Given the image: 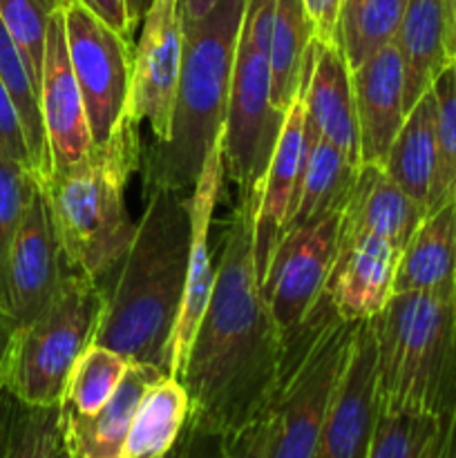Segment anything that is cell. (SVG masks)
<instances>
[{"mask_svg": "<svg viewBox=\"0 0 456 458\" xmlns=\"http://www.w3.org/2000/svg\"><path fill=\"white\" fill-rule=\"evenodd\" d=\"M98 18L107 22L110 27H114L119 34H123L125 38H130L132 30H130L128 22V12H125V0H83Z\"/></svg>", "mask_w": 456, "mask_h": 458, "instance_id": "cell-40", "label": "cell"}, {"mask_svg": "<svg viewBox=\"0 0 456 458\" xmlns=\"http://www.w3.org/2000/svg\"><path fill=\"white\" fill-rule=\"evenodd\" d=\"M304 89L284 114V123H282L280 134H277L275 148H273L271 161H268L266 174H264L262 191H259L253 228L255 267H258L259 280H262L264 271L271 262L273 250H275L282 235H284V228L295 208V199H298L304 152H307Z\"/></svg>", "mask_w": 456, "mask_h": 458, "instance_id": "cell-16", "label": "cell"}, {"mask_svg": "<svg viewBox=\"0 0 456 458\" xmlns=\"http://www.w3.org/2000/svg\"><path fill=\"white\" fill-rule=\"evenodd\" d=\"M190 416V398L174 376L148 389L130 425L121 458H165L177 447Z\"/></svg>", "mask_w": 456, "mask_h": 458, "instance_id": "cell-27", "label": "cell"}, {"mask_svg": "<svg viewBox=\"0 0 456 458\" xmlns=\"http://www.w3.org/2000/svg\"><path fill=\"white\" fill-rule=\"evenodd\" d=\"M456 282V201L425 215L398 258L393 293L434 291Z\"/></svg>", "mask_w": 456, "mask_h": 458, "instance_id": "cell-24", "label": "cell"}, {"mask_svg": "<svg viewBox=\"0 0 456 458\" xmlns=\"http://www.w3.org/2000/svg\"><path fill=\"white\" fill-rule=\"evenodd\" d=\"M143 146L125 114L107 141L94 143L79 164L38 183L47 197L67 271L106 280L116 271L137 233L125 206L130 174L141 168Z\"/></svg>", "mask_w": 456, "mask_h": 458, "instance_id": "cell-4", "label": "cell"}, {"mask_svg": "<svg viewBox=\"0 0 456 458\" xmlns=\"http://www.w3.org/2000/svg\"><path fill=\"white\" fill-rule=\"evenodd\" d=\"M148 4H150V0H125V12H128V22L132 31L139 25V21H143Z\"/></svg>", "mask_w": 456, "mask_h": 458, "instance_id": "cell-43", "label": "cell"}, {"mask_svg": "<svg viewBox=\"0 0 456 458\" xmlns=\"http://www.w3.org/2000/svg\"><path fill=\"white\" fill-rule=\"evenodd\" d=\"M0 150L16 159L18 164L25 165L34 174V164H31L30 148H27L25 130H22L21 116H18L13 98L0 76Z\"/></svg>", "mask_w": 456, "mask_h": 458, "instance_id": "cell-36", "label": "cell"}, {"mask_svg": "<svg viewBox=\"0 0 456 458\" xmlns=\"http://www.w3.org/2000/svg\"><path fill=\"white\" fill-rule=\"evenodd\" d=\"M38 101L52 155V173L83 161L92 152L94 139L70 61L63 7L54 13L47 27Z\"/></svg>", "mask_w": 456, "mask_h": 458, "instance_id": "cell-15", "label": "cell"}, {"mask_svg": "<svg viewBox=\"0 0 456 458\" xmlns=\"http://www.w3.org/2000/svg\"><path fill=\"white\" fill-rule=\"evenodd\" d=\"M454 458H456V450H454Z\"/></svg>", "mask_w": 456, "mask_h": 458, "instance_id": "cell-46", "label": "cell"}, {"mask_svg": "<svg viewBox=\"0 0 456 458\" xmlns=\"http://www.w3.org/2000/svg\"><path fill=\"white\" fill-rule=\"evenodd\" d=\"M231 458H268L271 443V416L255 420L232 438H226Z\"/></svg>", "mask_w": 456, "mask_h": 458, "instance_id": "cell-37", "label": "cell"}, {"mask_svg": "<svg viewBox=\"0 0 456 458\" xmlns=\"http://www.w3.org/2000/svg\"><path fill=\"white\" fill-rule=\"evenodd\" d=\"M174 458H231V452L226 438L186 428L174 447Z\"/></svg>", "mask_w": 456, "mask_h": 458, "instance_id": "cell-39", "label": "cell"}, {"mask_svg": "<svg viewBox=\"0 0 456 458\" xmlns=\"http://www.w3.org/2000/svg\"><path fill=\"white\" fill-rule=\"evenodd\" d=\"M356 327L358 322L342 320L322 295L302 329L286 340L280 385L268 411V458H316Z\"/></svg>", "mask_w": 456, "mask_h": 458, "instance_id": "cell-6", "label": "cell"}, {"mask_svg": "<svg viewBox=\"0 0 456 458\" xmlns=\"http://www.w3.org/2000/svg\"><path fill=\"white\" fill-rule=\"evenodd\" d=\"M384 173L427 210L436 170V97L427 89L414 103L383 164Z\"/></svg>", "mask_w": 456, "mask_h": 458, "instance_id": "cell-26", "label": "cell"}, {"mask_svg": "<svg viewBox=\"0 0 456 458\" xmlns=\"http://www.w3.org/2000/svg\"><path fill=\"white\" fill-rule=\"evenodd\" d=\"M396 47L405 74V110L410 112L450 63L445 0H407Z\"/></svg>", "mask_w": 456, "mask_h": 458, "instance_id": "cell-22", "label": "cell"}, {"mask_svg": "<svg viewBox=\"0 0 456 458\" xmlns=\"http://www.w3.org/2000/svg\"><path fill=\"white\" fill-rule=\"evenodd\" d=\"M65 258L43 188L36 186L7 262V304L18 327L34 322L65 277Z\"/></svg>", "mask_w": 456, "mask_h": 458, "instance_id": "cell-14", "label": "cell"}, {"mask_svg": "<svg viewBox=\"0 0 456 458\" xmlns=\"http://www.w3.org/2000/svg\"><path fill=\"white\" fill-rule=\"evenodd\" d=\"M103 309V282L67 271L49 307L18 327L4 392L31 407H61L76 360L94 344Z\"/></svg>", "mask_w": 456, "mask_h": 458, "instance_id": "cell-7", "label": "cell"}, {"mask_svg": "<svg viewBox=\"0 0 456 458\" xmlns=\"http://www.w3.org/2000/svg\"><path fill=\"white\" fill-rule=\"evenodd\" d=\"M405 7L407 0H344L338 43L349 70L396 40Z\"/></svg>", "mask_w": 456, "mask_h": 458, "instance_id": "cell-31", "label": "cell"}, {"mask_svg": "<svg viewBox=\"0 0 456 458\" xmlns=\"http://www.w3.org/2000/svg\"><path fill=\"white\" fill-rule=\"evenodd\" d=\"M313 43L316 34L304 0H275L271 34V106L282 116L307 88Z\"/></svg>", "mask_w": 456, "mask_h": 458, "instance_id": "cell-25", "label": "cell"}, {"mask_svg": "<svg viewBox=\"0 0 456 458\" xmlns=\"http://www.w3.org/2000/svg\"><path fill=\"white\" fill-rule=\"evenodd\" d=\"M63 4L65 0H0V16L25 58L36 92L40 89L43 76L49 21Z\"/></svg>", "mask_w": 456, "mask_h": 458, "instance_id": "cell-34", "label": "cell"}, {"mask_svg": "<svg viewBox=\"0 0 456 458\" xmlns=\"http://www.w3.org/2000/svg\"><path fill=\"white\" fill-rule=\"evenodd\" d=\"M401 249L383 237H360L335 255L325 286V298L342 320H371L393 295Z\"/></svg>", "mask_w": 456, "mask_h": 458, "instance_id": "cell-19", "label": "cell"}, {"mask_svg": "<svg viewBox=\"0 0 456 458\" xmlns=\"http://www.w3.org/2000/svg\"><path fill=\"white\" fill-rule=\"evenodd\" d=\"M56 458H72L70 454H67V450L65 447H61V452H58V456Z\"/></svg>", "mask_w": 456, "mask_h": 458, "instance_id": "cell-44", "label": "cell"}, {"mask_svg": "<svg viewBox=\"0 0 456 458\" xmlns=\"http://www.w3.org/2000/svg\"><path fill=\"white\" fill-rule=\"evenodd\" d=\"M226 177L224 170V132L213 143L201 165L199 179L188 195V210H190V244H188V267L186 286H183L182 309H179L177 325L173 334V353H170V376L179 378L186 367L192 340L201 325L206 307L210 302L215 286L213 259H210V226H213L215 206L219 201V191Z\"/></svg>", "mask_w": 456, "mask_h": 458, "instance_id": "cell-12", "label": "cell"}, {"mask_svg": "<svg viewBox=\"0 0 456 458\" xmlns=\"http://www.w3.org/2000/svg\"><path fill=\"white\" fill-rule=\"evenodd\" d=\"M436 97V170L427 199V213L456 201V61L432 85Z\"/></svg>", "mask_w": 456, "mask_h": 458, "instance_id": "cell-33", "label": "cell"}, {"mask_svg": "<svg viewBox=\"0 0 456 458\" xmlns=\"http://www.w3.org/2000/svg\"><path fill=\"white\" fill-rule=\"evenodd\" d=\"M342 208L320 222L291 228L282 235L264 271L262 293L282 338H293L320 298L338 253Z\"/></svg>", "mask_w": 456, "mask_h": 458, "instance_id": "cell-10", "label": "cell"}, {"mask_svg": "<svg viewBox=\"0 0 456 458\" xmlns=\"http://www.w3.org/2000/svg\"><path fill=\"white\" fill-rule=\"evenodd\" d=\"M427 210L411 199L384 168L360 164L351 192L342 206L338 231V253L356 244L360 237H383L396 249L407 242L420 226ZM335 253V255H338Z\"/></svg>", "mask_w": 456, "mask_h": 458, "instance_id": "cell-17", "label": "cell"}, {"mask_svg": "<svg viewBox=\"0 0 456 458\" xmlns=\"http://www.w3.org/2000/svg\"><path fill=\"white\" fill-rule=\"evenodd\" d=\"M249 0H217L208 13L183 21V54L168 141L143 148V192L170 188L188 197L224 132L232 63Z\"/></svg>", "mask_w": 456, "mask_h": 458, "instance_id": "cell-3", "label": "cell"}, {"mask_svg": "<svg viewBox=\"0 0 456 458\" xmlns=\"http://www.w3.org/2000/svg\"><path fill=\"white\" fill-rule=\"evenodd\" d=\"M258 201L237 199L215 286L179 380L190 398L186 428L232 438L268 416L284 358L255 267Z\"/></svg>", "mask_w": 456, "mask_h": 458, "instance_id": "cell-1", "label": "cell"}, {"mask_svg": "<svg viewBox=\"0 0 456 458\" xmlns=\"http://www.w3.org/2000/svg\"><path fill=\"white\" fill-rule=\"evenodd\" d=\"M275 0H249L224 123V170L237 199L259 201L264 174L284 116L271 106V34Z\"/></svg>", "mask_w": 456, "mask_h": 458, "instance_id": "cell-8", "label": "cell"}, {"mask_svg": "<svg viewBox=\"0 0 456 458\" xmlns=\"http://www.w3.org/2000/svg\"><path fill=\"white\" fill-rule=\"evenodd\" d=\"M168 371L148 362H130L114 396L92 416L61 410L63 447L72 458H121L139 403Z\"/></svg>", "mask_w": 456, "mask_h": 458, "instance_id": "cell-20", "label": "cell"}, {"mask_svg": "<svg viewBox=\"0 0 456 458\" xmlns=\"http://www.w3.org/2000/svg\"><path fill=\"white\" fill-rule=\"evenodd\" d=\"M61 447V407H31L0 394V458H56Z\"/></svg>", "mask_w": 456, "mask_h": 458, "instance_id": "cell-30", "label": "cell"}, {"mask_svg": "<svg viewBox=\"0 0 456 458\" xmlns=\"http://www.w3.org/2000/svg\"><path fill=\"white\" fill-rule=\"evenodd\" d=\"M36 186H38V182H36L34 174L0 150V304L7 309L9 250H12L13 237H16L18 226L25 217V210L30 206Z\"/></svg>", "mask_w": 456, "mask_h": 458, "instance_id": "cell-35", "label": "cell"}, {"mask_svg": "<svg viewBox=\"0 0 456 458\" xmlns=\"http://www.w3.org/2000/svg\"><path fill=\"white\" fill-rule=\"evenodd\" d=\"M165 458H174V450H173V452H170V454H168V456H165Z\"/></svg>", "mask_w": 456, "mask_h": 458, "instance_id": "cell-45", "label": "cell"}, {"mask_svg": "<svg viewBox=\"0 0 456 458\" xmlns=\"http://www.w3.org/2000/svg\"><path fill=\"white\" fill-rule=\"evenodd\" d=\"M369 322L378 410L456 416V282L393 293Z\"/></svg>", "mask_w": 456, "mask_h": 458, "instance_id": "cell-5", "label": "cell"}, {"mask_svg": "<svg viewBox=\"0 0 456 458\" xmlns=\"http://www.w3.org/2000/svg\"><path fill=\"white\" fill-rule=\"evenodd\" d=\"M141 22L125 114L134 125L148 121L152 141L164 143L170 137L182 74V0H150Z\"/></svg>", "mask_w": 456, "mask_h": 458, "instance_id": "cell-11", "label": "cell"}, {"mask_svg": "<svg viewBox=\"0 0 456 458\" xmlns=\"http://www.w3.org/2000/svg\"><path fill=\"white\" fill-rule=\"evenodd\" d=\"M378 419L376 338L369 320L358 322L342 374L331 396L316 458H367Z\"/></svg>", "mask_w": 456, "mask_h": 458, "instance_id": "cell-13", "label": "cell"}, {"mask_svg": "<svg viewBox=\"0 0 456 458\" xmlns=\"http://www.w3.org/2000/svg\"><path fill=\"white\" fill-rule=\"evenodd\" d=\"M128 367L130 360L123 353L103 344H89L72 369L61 410L79 416L97 414L114 396Z\"/></svg>", "mask_w": 456, "mask_h": 458, "instance_id": "cell-32", "label": "cell"}, {"mask_svg": "<svg viewBox=\"0 0 456 458\" xmlns=\"http://www.w3.org/2000/svg\"><path fill=\"white\" fill-rule=\"evenodd\" d=\"M217 0H182V18H199L213 9Z\"/></svg>", "mask_w": 456, "mask_h": 458, "instance_id": "cell-42", "label": "cell"}, {"mask_svg": "<svg viewBox=\"0 0 456 458\" xmlns=\"http://www.w3.org/2000/svg\"><path fill=\"white\" fill-rule=\"evenodd\" d=\"M0 76L12 94L18 116H21L36 182L45 183L52 177V155H49L47 134H45L43 114H40L38 92H36L25 58H22L13 36L9 34L3 16H0Z\"/></svg>", "mask_w": 456, "mask_h": 458, "instance_id": "cell-29", "label": "cell"}, {"mask_svg": "<svg viewBox=\"0 0 456 458\" xmlns=\"http://www.w3.org/2000/svg\"><path fill=\"white\" fill-rule=\"evenodd\" d=\"M65 34L94 143L107 141L128 110L132 56L128 38L83 0H65Z\"/></svg>", "mask_w": 456, "mask_h": 458, "instance_id": "cell-9", "label": "cell"}, {"mask_svg": "<svg viewBox=\"0 0 456 458\" xmlns=\"http://www.w3.org/2000/svg\"><path fill=\"white\" fill-rule=\"evenodd\" d=\"M18 334V322L13 320L12 311L0 304V394L4 392V380H7L9 356H12L13 338Z\"/></svg>", "mask_w": 456, "mask_h": 458, "instance_id": "cell-41", "label": "cell"}, {"mask_svg": "<svg viewBox=\"0 0 456 458\" xmlns=\"http://www.w3.org/2000/svg\"><path fill=\"white\" fill-rule=\"evenodd\" d=\"M456 416L378 410L367 458H454Z\"/></svg>", "mask_w": 456, "mask_h": 458, "instance_id": "cell-28", "label": "cell"}, {"mask_svg": "<svg viewBox=\"0 0 456 458\" xmlns=\"http://www.w3.org/2000/svg\"><path fill=\"white\" fill-rule=\"evenodd\" d=\"M190 210L170 188L146 192V210L128 253L106 289V309L94 344L148 362L170 374L173 334L186 286Z\"/></svg>", "mask_w": 456, "mask_h": 458, "instance_id": "cell-2", "label": "cell"}, {"mask_svg": "<svg viewBox=\"0 0 456 458\" xmlns=\"http://www.w3.org/2000/svg\"><path fill=\"white\" fill-rule=\"evenodd\" d=\"M304 7H307L308 18H311L313 34H316L317 43L340 45L338 25L344 0H304Z\"/></svg>", "mask_w": 456, "mask_h": 458, "instance_id": "cell-38", "label": "cell"}, {"mask_svg": "<svg viewBox=\"0 0 456 458\" xmlns=\"http://www.w3.org/2000/svg\"><path fill=\"white\" fill-rule=\"evenodd\" d=\"M307 119L326 141L360 165V130L351 70L340 45L313 43L311 74L304 89Z\"/></svg>", "mask_w": 456, "mask_h": 458, "instance_id": "cell-21", "label": "cell"}, {"mask_svg": "<svg viewBox=\"0 0 456 458\" xmlns=\"http://www.w3.org/2000/svg\"><path fill=\"white\" fill-rule=\"evenodd\" d=\"M353 101L360 130V164L383 168L405 121V74L396 40L351 70Z\"/></svg>", "mask_w": 456, "mask_h": 458, "instance_id": "cell-18", "label": "cell"}, {"mask_svg": "<svg viewBox=\"0 0 456 458\" xmlns=\"http://www.w3.org/2000/svg\"><path fill=\"white\" fill-rule=\"evenodd\" d=\"M360 165L353 164L340 148L326 141L307 119V152L298 199L284 233L291 228L320 222L344 206Z\"/></svg>", "mask_w": 456, "mask_h": 458, "instance_id": "cell-23", "label": "cell"}]
</instances>
